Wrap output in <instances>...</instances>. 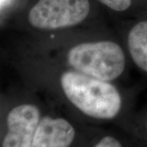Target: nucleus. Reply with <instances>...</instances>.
<instances>
[{
	"mask_svg": "<svg viewBox=\"0 0 147 147\" xmlns=\"http://www.w3.org/2000/svg\"><path fill=\"white\" fill-rule=\"evenodd\" d=\"M60 83L66 98L85 115L109 120L120 112V93L108 81L69 70L61 74Z\"/></svg>",
	"mask_w": 147,
	"mask_h": 147,
	"instance_id": "1",
	"label": "nucleus"
},
{
	"mask_svg": "<svg viewBox=\"0 0 147 147\" xmlns=\"http://www.w3.org/2000/svg\"><path fill=\"white\" fill-rule=\"evenodd\" d=\"M67 62L75 71L110 82L123 74L126 57L113 41L81 42L69 50Z\"/></svg>",
	"mask_w": 147,
	"mask_h": 147,
	"instance_id": "2",
	"label": "nucleus"
},
{
	"mask_svg": "<svg viewBox=\"0 0 147 147\" xmlns=\"http://www.w3.org/2000/svg\"><path fill=\"white\" fill-rule=\"evenodd\" d=\"M89 0H38L28 14L32 26L53 30L76 26L88 17Z\"/></svg>",
	"mask_w": 147,
	"mask_h": 147,
	"instance_id": "3",
	"label": "nucleus"
},
{
	"mask_svg": "<svg viewBox=\"0 0 147 147\" xmlns=\"http://www.w3.org/2000/svg\"><path fill=\"white\" fill-rule=\"evenodd\" d=\"M41 119L35 105L22 104L12 108L7 117V132L2 147H31Z\"/></svg>",
	"mask_w": 147,
	"mask_h": 147,
	"instance_id": "4",
	"label": "nucleus"
},
{
	"mask_svg": "<svg viewBox=\"0 0 147 147\" xmlns=\"http://www.w3.org/2000/svg\"><path fill=\"white\" fill-rule=\"evenodd\" d=\"M75 134L74 127L68 120L44 116L37 127L31 147H69Z\"/></svg>",
	"mask_w": 147,
	"mask_h": 147,
	"instance_id": "5",
	"label": "nucleus"
},
{
	"mask_svg": "<svg viewBox=\"0 0 147 147\" xmlns=\"http://www.w3.org/2000/svg\"><path fill=\"white\" fill-rule=\"evenodd\" d=\"M127 46L132 61L147 72V21H140L129 31Z\"/></svg>",
	"mask_w": 147,
	"mask_h": 147,
	"instance_id": "6",
	"label": "nucleus"
},
{
	"mask_svg": "<svg viewBox=\"0 0 147 147\" xmlns=\"http://www.w3.org/2000/svg\"><path fill=\"white\" fill-rule=\"evenodd\" d=\"M103 5L115 11H124L131 5V0H98Z\"/></svg>",
	"mask_w": 147,
	"mask_h": 147,
	"instance_id": "7",
	"label": "nucleus"
},
{
	"mask_svg": "<svg viewBox=\"0 0 147 147\" xmlns=\"http://www.w3.org/2000/svg\"><path fill=\"white\" fill-rule=\"evenodd\" d=\"M92 147H123L121 142L112 136H105L96 142Z\"/></svg>",
	"mask_w": 147,
	"mask_h": 147,
	"instance_id": "8",
	"label": "nucleus"
},
{
	"mask_svg": "<svg viewBox=\"0 0 147 147\" xmlns=\"http://www.w3.org/2000/svg\"><path fill=\"white\" fill-rule=\"evenodd\" d=\"M146 128H147V125H146Z\"/></svg>",
	"mask_w": 147,
	"mask_h": 147,
	"instance_id": "9",
	"label": "nucleus"
}]
</instances>
